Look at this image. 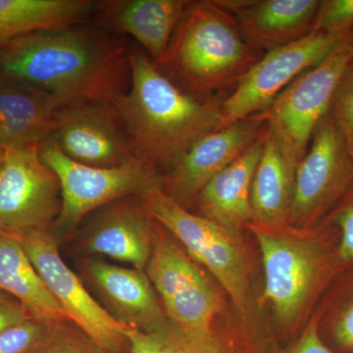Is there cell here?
Masks as SVG:
<instances>
[{
	"label": "cell",
	"instance_id": "1",
	"mask_svg": "<svg viewBox=\"0 0 353 353\" xmlns=\"http://www.w3.org/2000/svg\"><path fill=\"white\" fill-rule=\"evenodd\" d=\"M124 39L92 22L36 32L0 48V72L52 95L62 108L112 102L131 83Z\"/></svg>",
	"mask_w": 353,
	"mask_h": 353
},
{
	"label": "cell",
	"instance_id": "2",
	"mask_svg": "<svg viewBox=\"0 0 353 353\" xmlns=\"http://www.w3.org/2000/svg\"><path fill=\"white\" fill-rule=\"evenodd\" d=\"M131 83L112 104L139 159L168 172L197 141L222 127L217 97L188 94L139 46L131 50Z\"/></svg>",
	"mask_w": 353,
	"mask_h": 353
},
{
	"label": "cell",
	"instance_id": "3",
	"mask_svg": "<svg viewBox=\"0 0 353 353\" xmlns=\"http://www.w3.org/2000/svg\"><path fill=\"white\" fill-rule=\"evenodd\" d=\"M214 1H192L158 68L188 94L208 99L239 82L261 58Z\"/></svg>",
	"mask_w": 353,
	"mask_h": 353
},
{
	"label": "cell",
	"instance_id": "4",
	"mask_svg": "<svg viewBox=\"0 0 353 353\" xmlns=\"http://www.w3.org/2000/svg\"><path fill=\"white\" fill-rule=\"evenodd\" d=\"M322 223L321 229L301 239L275 234L270 226L248 225L262 254L264 301L282 324L294 322L339 272L340 234L333 225Z\"/></svg>",
	"mask_w": 353,
	"mask_h": 353
},
{
	"label": "cell",
	"instance_id": "5",
	"mask_svg": "<svg viewBox=\"0 0 353 353\" xmlns=\"http://www.w3.org/2000/svg\"><path fill=\"white\" fill-rule=\"evenodd\" d=\"M352 61L353 29L261 112L297 165L307 152L316 127L330 112L336 88Z\"/></svg>",
	"mask_w": 353,
	"mask_h": 353
},
{
	"label": "cell",
	"instance_id": "6",
	"mask_svg": "<svg viewBox=\"0 0 353 353\" xmlns=\"http://www.w3.org/2000/svg\"><path fill=\"white\" fill-rule=\"evenodd\" d=\"M39 152L59 181L62 204L55 223L66 231L97 209L124 197L141 196L153 188H163L159 173L141 160L110 168L90 166L66 157L50 141L39 146Z\"/></svg>",
	"mask_w": 353,
	"mask_h": 353
},
{
	"label": "cell",
	"instance_id": "7",
	"mask_svg": "<svg viewBox=\"0 0 353 353\" xmlns=\"http://www.w3.org/2000/svg\"><path fill=\"white\" fill-rule=\"evenodd\" d=\"M139 196L153 219L183 243L194 261L208 268L234 305L243 310L248 296V266L236 234L183 208L162 187L153 188Z\"/></svg>",
	"mask_w": 353,
	"mask_h": 353
},
{
	"label": "cell",
	"instance_id": "8",
	"mask_svg": "<svg viewBox=\"0 0 353 353\" xmlns=\"http://www.w3.org/2000/svg\"><path fill=\"white\" fill-rule=\"evenodd\" d=\"M146 275L159 294L167 318L194 341L212 340L222 303L206 274L163 234L155 233Z\"/></svg>",
	"mask_w": 353,
	"mask_h": 353
},
{
	"label": "cell",
	"instance_id": "9",
	"mask_svg": "<svg viewBox=\"0 0 353 353\" xmlns=\"http://www.w3.org/2000/svg\"><path fill=\"white\" fill-rule=\"evenodd\" d=\"M19 238L32 265L67 319L104 352L130 350L128 327L109 314L67 266L60 256L54 234L48 229H43Z\"/></svg>",
	"mask_w": 353,
	"mask_h": 353
},
{
	"label": "cell",
	"instance_id": "10",
	"mask_svg": "<svg viewBox=\"0 0 353 353\" xmlns=\"http://www.w3.org/2000/svg\"><path fill=\"white\" fill-rule=\"evenodd\" d=\"M57 174L39 148H0V232L21 236L48 229L61 211Z\"/></svg>",
	"mask_w": 353,
	"mask_h": 353
},
{
	"label": "cell",
	"instance_id": "11",
	"mask_svg": "<svg viewBox=\"0 0 353 353\" xmlns=\"http://www.w3.org/2000/svg\"><path fill=\"white\" fill-rule=\"evenodd\" d=\"M352 183L353 157L329 112L297 165L290 219L305 227L323 222Z\"/></svg>",
	"mask_w": 353,
	"mask_h": 353
},
{
	"label": "cell",
	"instance_id": "12",
	"mask_svg": "<svg viewBox=\"0 0 353 353\" xmlns=\"http://www.w3.org/2000/svg\"><path fill=\"white\" fill-rule=\"evenodd\" d=\"M343 36L312 32L294 43L267 51L223 101L221 129L266 110L288 85L321 62Z\"/></svg>",
	"mask_w": 353,
	"mask_h": 353
},
{
	"label": "cell",
	"instance_id": "13",
	"mask_svg": "<svg viewBox=\"0 0 353 353\" xmlns=\"http://www.w3.org/2000/svg\"><path fill=\"white\" fill-rule=\"evenodd\" d=\"M51 143L66 157L95 167L139 160L112 102H81L58 110Z\"/></svg>",
	"mask_w": 353,
	"mask_h": 353
},
{
	"label": "cell",
	"instance_id": "14",
	"mask_svg": "<svg viewBox=\"0 0 353 353\" xmlns=\"http://www.w3.org/2000/svg\"><path fill=\"white\" fill-rule=\"evenodd\" d=\"M268 123L261 113L209 132L167 172L164 192L187 208L206 183L243 154L263 134Z\"/></svg>",
	"mask_w": 353,
	"mask_h": 353
},
{
	"label": "cell",
	"instance_id": "15",
	"mask_svg": "<svg viewBox=\"0 0 353 353\" xmlns=\"http://www.w3.org/2000/svg\"><path fill=\"white\" fill-rule=\"evenodd\" d=\"M102 209L83 238L85 252L106 255L145 272L157 230L143 199L124 197Z\"/></svg>",
	"mask_w": 353,
	"mask_h": 353
},
{
	"label": "cell",
	"instance_id": "16",
	"mask_svg": "<svg viewBox=\"0 0 353 353\" xmlns=\"http://www.w3.org/2000/svg\"><path fill=\"white\" fill-rule=\"evenodd\" d=\"M255 48L267 51L305 38L313 31L318 0H217Z\"/></svg>",
	"mask_w": 353,
	"mask_h": 353
},
{
	"label": "cell",
	"instance_id": "17",
	"mask_svg": "<svg viewBox=\"0 0 353 353\" xmlns=\"http://www.w3.org/2000/svg\"><path fill=\"white\" fill-rule=\"evenodd\" d=\"M190 0H106L97 2L99 24L132 37L155 64L168 50Z\"/></svg>",
	"mask_w": 353,
	"mask_h": 353
},
{
	"label": "cell",
	"instance_id": "18",
	"mask_svg": "<svg viewBox=\"0 0 353 353\" xmlns=\"http://www.w3.org/2000/svg\"><path fill=\"white\" fill-rule=\"evenodd\" d=\"M85 272L105 310L128 328L148 331L168 319L145 272L95 260Z\"/></svg>",
	"mask_w": 353,
	"mask_h": 353
},
{
	"label": "cell",
	"instance_id": "19",
	"mask_svg": "<svg viewBox=\"0 0 353 353\" xmlns=\"http://www.w3.org/2000/svg\"><path fill=\"white\" fill-rule=\"evenodd\" d=\"M61 108L52 95L0 72V148H39L52 136Z\"/></svg>",
	"mask_w": 353,
	"mask_h": 353
},
{
	"label": "cell",
	"instance_id": "20",
	"mask_svg": "<svg viewBox=\"0 0 353 353\" xmlns=\"http://www.w3.org/2000/svg\"><path fill=\"white\" fill-rule=\"evenodd\" d=\"M266 131L238 159L211 179L194 201L199 206L201 216L236 234L241 227L254 221L252 181Z\"/></svg>",
	"mask_w": 353,
	"mask_h": 353
},
{
	"label": "cell",
	"instance_id": "21",
	"mask_svg": "<svg viewBox=\"0 0 353 353\" xmlns=\"http://www.w3.org/2000/svg\"><path fill=\"white\" fill-rule=\"evenodd\" d=\"M296 167L283 141L268 126L252 181L254 223L276 226L289 218Z\"/></svg>",
	"mask_w": 353,
	"mask_h": 353
},
{
	"label": "cell",
	"instance_id": "22",
	"mask_svg": "<svg viewBox=\"0 0 353 353\" xmlns=\"http://www.w3.org/2000/svg\"><path fill=\"white\" fill-rule=\"evenodd\" d=\"M97 7L92 0H0V48L36 32L90 23Z\"/></svg>",
	"mask_w": 353,
	"mask_h": 353
},
{
	"label": "cell",
	"instance_id": "23",
	"mask_svg": "<svg viewBox=\"0 0 353 353\" xmlns=\"http://www.w3.org/2000/svg\"><path fill=\"white\" fill-rule=\"evenodd\" d=\"M0 292L13 296L34 319L54 325L69 321L44 284L19 236L0 232Z\"/></svg>",
	"mask_w": 353,
	"mask_h": 353
},
{
	"label": "cell",
	"instance_id": "24",
	"mask_svg": "<svg viewBox=\"0 0 353 353\" xmlns=\"http://www.w3.org/2000/svg\"><path fill=\"white\" fill-rule=\"evenodd\" d=\"M127 336L131 353H250L217 334L212 340H192L169 319L148 331L128 328Z\"/></svg>",
	"mask_w": 353,
	"mask_h": 353
},
{
	"label": "cell",
	"instance_id": "25",
	"mask_svg": "<svg viewBox=\"0 0 353 353\" xmlns=\"http://www.w3.org/2000/svg\"><path fill=\"white\" fill-rule=\"evenodd\" d=\"M347 269L352 274L338 285L326 319H318L323 341L336 353H353V267Z\"/></svg>",
	"mask_w": 353,
	"mask_h": 353
},
{
	"label": "cell",
	"instance_id": "26",
	"mask_svg": "<svg viewBox=\"0 0 353 353\" xmlns=\"http://www.w3.org/2000/svg\"><path fill=\"white\" fill-rule=\"evenodd\" d=\"M54 325L32 318L9 327L0 334V353H38Z\"/></svg>",
	"mask_w": 353,
	"mask_h": 353
},
{
	"label": "cell",
	"instance_id": "27",
	"mask_svg": "<svg viewBox=\"0 0 353 353\" xmlns=\"http://www.w3.org/2000/svg\"><path fill=\"white\" fill-rule=\"evenodd\" d=\"M323 222L338 229L339 271L353 267V183Z\"/></svg>",
	"mask_w": 353,
	"mask_h": 353
},
{
	"label": "cell",
	"instance_id": "28",
	"mask_svg": "<svg viewBox=\"0 0 353 353\" xmlns=\"http://www.w3.org/2000/svg\"><path fill=\"white\" fill-rule=\"evenodd\" d=\"M353 29V0L320 1L312 32L341 37Z\"/></svg>",
	"mask_w": 353,
	"mask_h": 353
},
{
	"label": "cell",
	"instance_id": "29",
	"mask_svg": "<svg viewBox=\"0 0 353 353\" xmlns=\"http://www.w3.org/2000/svg\"><path fill=\"white\" fill-rule=\"evenodd\" d=\"M330 113L353 157V61L336 88Z\"/></svg>",
	"mask_w": 353,
	"mask_h": 353
},
{
	"label": "cell",
	"instance_id": "30",
	"mask_svg": "<svg viewBox=\"0 0 353 353\" xmlns=\"http://www.w3.org/2000/svg\"><path fill=\"white\" fill-rule=\"evenodd\" d=\"M64 321L53 326L50 338L38 353H106L97 347L82 333L79 336L75 330L69 328Z\"/></svg>",
	"mask_w": 353,
	"mask_h": 353
},
{
	"label": "cell",
	"instance_id": "31",
	"mask_svg": "<svg viewBox=\"0 0 353 353\" xmlns=\"http://www.w3.org/2000/svg\"><path fill=\"white\" fill-rule=\"evenodd\" d=\"M273 353H336L324 343L319 331L318 316L311 319L303 334L289 347Z\"/></svg>",
	"mask_w": 353,
	"mask_h": 353
},
{
	"label": "cell",
	"instance_id": "32",
	"mask_svg": "<svg viewBox=\"0 0 353 353\" xmlns=\"http://www.w3.org/2000/svg\"><path fill=\"white\" fill-rule=\"evenodd\" d=\"M32 318L29 311L17 299L0 292V334L9 327Z\"/></svg>",
	"mask_w": 353,
	"mask_h": 353
}]
</instances>
